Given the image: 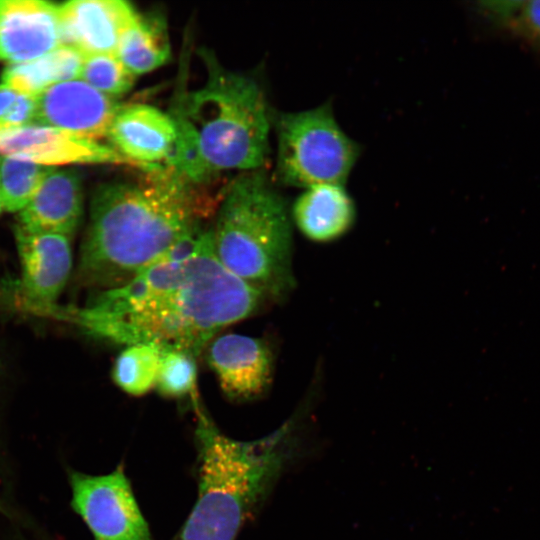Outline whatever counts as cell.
<instances>
[{
	"label": "cell",
	"mask_w": 540,
	"mask_h": 540,
	"mask_svg": "<svg viewBox=\"0 0 540 540\" xmlns=\"http://www.w3.org/2000/svg\"><path fill=\"white\" fill-rule=\"evenodd\" d=\"M3 210H4V207H3V204H2V201H1V198H0V214L2 213Z\"/></svg>",
	"instance_id": "obj_25"
},
{
	"label": "cell",
	"mask_w": 540,
	"mask_h": 540,
	"mask_svg": "<svg viewBox=\"0 0 540 540\" xmlns=\"http://www.w3.org/2000/svg\"><path fill=\"white\" fill-rule=\"evenodd\" d=\"M265 298L230 273L201 228L128 282L62 314L86 334L117 344H151L197 357L225 327L255 313Z\"/></svg>",
	"instance_id": "obj_1"
},
{
	"label": "cell",
	"mask_w": 540,
	"mask_h": 540,
	"mask_svg": "<svg viewBox=\"0 0 540 540\" xmlns=\"http://www.w3.org/2000/svg\"><path fill=\"white\" fill-rule=\"evenodd\" d=\"M160 358L161 349L155 345H129L117 356L112 379L127 394L144 395L155 387Z\"/></svg>",
	"instance_id": "obj_19"
},
{
	"label": "cell",
	"mask_w": 540,
	"mask_h": 540,
	"mask_svg": "<svg viewBox=\"0 0 540 540\" xmlns=\"http://www.w3.org/2000/svg\"><path fill=\"white\" fill-rule=\"evenodd\" d=\"M173 168L143 170L131 181L99 186L78 265L87 285L118 287L203 228L213 200Z\"/></svg>",
	"instance_id": "obj_2"
},
{
	"label": "cell",
	"mask_w": 540,
	"mask_h": 540,
	"mask_svg": "<svg viewBox=\"0 0 540 540\" xmlns=\"http://www.w3.org/2000/svg\"><path fill=\"white\" fill-rule=\"evenodd\" d=\"M110 146L136 168L166 165L171 158L177 128L172 117L147 104L121 105L109 127Z\"/></svg>",
	"instance_id": "obj_11"
},
{
	"label": "cell",
	"mask_w": 540,
	"mask_h": 540,
	"mask_svg": "<svg viewBox=\"0 0 540 540\" xmlns=\"http://www.w3.org/2000/svg\"><path fill=\"white\" fill-rule=\"evenodd\" d=\"M283 429L262 439L238 441L202 413L196 428L199 490L181 540H234L263 497L282 461Z\"/></svg>",
	"instance_id": "obj_5"
},
{
	"label": "cell",
	"mask_w": 540,
	"mask_h": 540,
	"mask_svg": "<svg viewBox=\"0 0 540 540\" xmlns=\"http://www.w3.org/2000/svg\"><path fill=\"white\" fill-rule=\"evenodd\" d=\"M79 79L114 98L130 91L135 76L114 53L84 55Z\"/></svg>",
	"instance_id": "obj_22"
},
{
	"label": "cell",
	"mask_w": 540,
	"mask_h": 540,
	"mask_svg": "<svg viewBox=\"0 0 540 540\" xmlns=\"http://www.w3.org/2000/svg\"><path fill=\"white\" fill-rule=\"evenodd\" d=\"M479 8L502 29L540 47V0L484 1Z\"/></svg>",
	"instance_id": "obj_21"
},
{
	"label": "cell",
	"mask_w": 540,
	"mask_h": 540,
	"mask_svg": "<svg viewBox=\"0 0 540 540\" xmlns=\"http://www.w3.org/2000/svg\"><path fill=\"white\" fill-rule=\"evenodd\" d=\"M211 234L219 262L265 300H280L294 287L289 211L261 169L227 187Z\"/></svg>",
	"instance_id": "obj_4"
},
{
	"label": "cell",
	"mask_w": 540,
	"mask_h": 540,
	"mask_svg": "<svg viewBox=\"0 0 540 540\" xmlns=\"http://www.w3.org/2000/svg\"><path fill=\"white\" fill-rule=\"evenodd\" d=\"M194 356L178 350H161L156 378L157 391L170 398H179L195 391L197 367Z\"/></svg>",
	"instance_id": "obj_23"
},
{
	"label": "cell",
	"mask_w": 540,
	"mask_h": 540,
	"mask_svg": "<svg viewBox=\"0 0 540 540\" xmlns=\"http://www.w3.org/2000/svg\"><path fill=\"white\" fill-rule=\"evenodd\" d=\"M83 211L78 175L55 169L42 181L28 204L18 212L16 227L30 232L60 233L72 237Z\"/></svg>",
	"instance_id": "obj_15"
},
{
	"label": "cell",
	"mask_w": 540,
	"mask_h": 540,
	"mask_svg": "<svg viewBox=\"0 0 540 540\" xmlns=\"http://www.w3.org/2000/svg\"><path fill=\"white\" fill-rule=\"evenodd\" d=\"M83 59L78 50L61 45L39 58L8 65L1 80L19 94L36 98L58 83L79 79Z\"/></svg>",
	"instance_id": "obj_17"
},
{
	"label": "cell",
	"mask_w": 540,
	"mask_h": 540,
	"mask_svg": "<svg viewBox=\"0 0 540 540\" xmlns=\"http://www.w3.org/2000/svg\"><path fill=\"white\" fill-rule=\"evenodd\" d=\"M202 87H180L168 114L177 128L166 166L194 184L228 170L261 169L269 153V118L264 94L248 76L224 69L208 51Z\"/></svg>",
	"instance_id": "obj_3"
},
{
	"label": "cell",
	"mask_w": 540,
	"mask_h": 540,
	"mask_svg": "<svg viewBox=\"0 0 540 540\" xmlns=\"http://www.w3.org/2000/svg\"><path fill=\"white\" fill-rule=\"evenodd\" d=\"M120 106L114 98L74 79L58 83L36 97L34 123L98 141L107 137Z\"/></svg>",
	"instance_id": "obj_9"
},
{
	"label": "cell",
	"mask_w": 540,
	"mask_h": 540,
	"mask_svg": "<svg viewBox=\"0 0 540 540\" xmlns=\"http://www.w3.org/2000/svg\"><path fill=\"white\" fill-rule=\"evenodd\" d=\"M21 265L20 291L37 311L55 305L72 268L71 238L65 234L30 232L15 226Z\"/></svg>",
	"instance_id": "obj_10"
},
{
	"label": "cell",
	"mask_w": 540,
	"mask_h": 540,
	"mask_svg": "<svg viewBox=\"0 0 540 540\" xmlns=\"http://www.w3.org/2000/svg\"><path fill=\"white\" fill-rule=\"evenodd\" d=\"M62 44L83 55L116 52L137 11L123 0H71L58 5Z\"/></svg>",
	"instance_id": "obj_14"
},
{
	"label": "cell",
	"mask_w": 540,
	"mask_h": 540,
	"mask_svg": "<svg viewBox=\"0 0 540 540\" xmlns=\"http://www.w3.org/2000/svg\"><path fill=\"white\" fill-rule=\"evenodd\" d=\"M115 55L135 77L164 65L171 57L165 19L137 13L122 32Z\"/></svg>",
	"instance_id": "obj_18"
},
{
	"label": "cell",
	"mask_w": 540,
	"mask_h": 540,
	"mask_svg": "<svg viewBox=\"0 0 540 540\" xmlns=\"http://www.w3.org/2000/svg\"><path fill=\"white\" fill-rule=\"evenodd\" d=\"M276 130L277 174L288 186L344 185L360 155L359 144L342 130L328 102L280 114Z\"/></svg>",
	"instance_id": "obj_6"
},
{
	"label": "cell",
	"mask_w": 540,
	"mask_h": 540,
	"mask_svg": "<svg viewBox=\"0 0 540 540\" xmlns=\"http://www.w3.org/2000/svg\"><path fill=\"white\" fill-rule=\"evenodd\" d=\"M18 96V92L3 83L0 84V129L2 128Z\"/></svg>",
	"instance_id": "obj_24"
},
{
	"label": "cell",
	"mask_w": 540,
	"mask_h": 540,
	"mask_svg": "<svg viewBox=\"0 0 540 540\" xmlns=\"http://www.w3.org/2000/svg\"><path fill=\"white\" fill-rule=\"evenodd\" d=\"M71 506L94 540H152L122 465L105 475L69 473Z\"/></svg>",
	"instance_id": "obj_7"
},
{
	"label": "cell",
	"mask_w": 540,
	"mask_h": 540,
	"mask_svg": "<svg viewBox=\"0 0 540 540\" xmlns=\"http://www.w3.org/2000/svg\"><path fill=\"white\" fill-rule=\"evenodd\" d=\"M207 347V362L229 399L250 400L266 391L272 378L273 356L264 340L229 333L214 338Z\"/></svg>",
	"instance_id": "obj_12"
},
{
	"label": "cell",
	"mask_w": 540,
	"mask_h": 540,
	"mask_svg": "<svg viewBox=\"0 0 540 540\" xmlns=\"http://www.w3.org/2000/svg\"><path fill=\"white\" fill-rule=\"evenodd\" d=\"M62 44L58 4L0 0V61H31Z\"/></svg>",
	"instance_id": "obj_13"
},
{
	"label": "cell",
	"mask_w": 540,
	"mask_h": 540,
	"mask_svg": "<svg viewBox=\"0 0 540 540\" xmlns=\"http://www.w3.org/2000/svg\"><path fill=\"white\" fill-rule=\"evenodd\" d=\"M292 218L309 240L328 243L349 232L356 219L354 201L344 185L322 184L304 189L292 207Z\"/></svg>",
	"instance_id": "obj_16"
},
{
	"label": "cell",
	"mask_w": 540,
	"mask_h": 540,
	"mask_svg": "<svg viewBox=\"0 0 540 540\" xmlns=\"http://www.w3.org/2000/svg\"><path fill=\"white\" fill-rule=\"evenodd\" d=\"M0 156L55 168L68 164H126L135 167L110 145L36 123L0 130Z\"/></svg>",
	"instance_id": "obj_8"
},
{
	"label": "cell",
	"mask_w": 540,
	"mask_h": 540,
	"mask_svg": "<svg viewBox=\"0 0 540 540\" xmlns=\"http://www.w3.org/2000/svg\"><path fill=\"white\" fill-rule=\"evenodd\" d=\"M55 167L0 156V198L4 210L20 212Z\"/></svg>",
	"instance_id": "obj_20"
}]
</instances>
